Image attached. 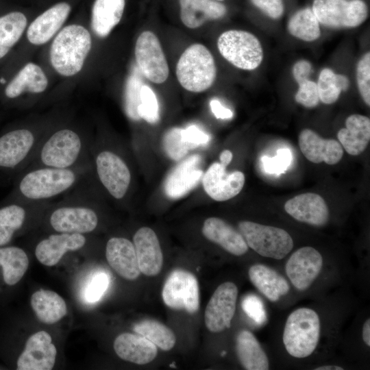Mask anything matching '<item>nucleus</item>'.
<instances>
[{
  "label": "nucleus",
  "mask_w": 370,
  "mask_h": 370,
  "mask_svg": "<svg viewBox=\"0 0 370 370\" xmlns=\"http://www.w3.org/2000/svg\"><path fill=\"white\" fill-rule=\"evenodd\" d=\"M339 143L350 155L358 156L367 148L370 140V120L361 114H352L345 121V127L337 134Z\"/></svg>",
  "instance_id": "obj_29"
},
{
  "label": "nucleus",
  "mask_w": 370,
  "mask_h": 370,
  "mask_svg": "<svg viewBox=\"0 0 370 370\" xmlns=\"http://www.w3.org/2000/svg\"><path fill=\"white\" fill-rule=\"evenodd\" d=\"M90 169L25 168L15 176L13 188L5 199L32 203L51 202L52 199L79 185L86 178Z\"/></svg>",
  "instance_id": "obj_1"
},
{
  "label": "nucleus",
  "mask_w": 370,
  "mask_h": 370,
  "mask_svg": "<svg viewBox=\"0 0 370 370\" xmlns=\"http://www.w3.org/2000/svg\"><path fill=\"white\" fill-rule=\"evenodd\" d=\"M221 56L236 67L254 70L261 64L263 51L258 39L252 34L242 30H228L217 40Z\"/></svg>",
  "instance_id": "obj_9"
},
{
  "label": "nucleus",
  "mask_w": 370,
  "mask_h": 370,
  "mask_svg": "<svg viewBox=\"0 0 370 370\" xmlns=\"http://www.w3.org/2000/svg\"><path fill=\"white\" fill-rule=\"evenodd\" d=\"M299 85V89L295 97L296 101L306 108H314L317 106L319 97L317 84L308 79Z\"/></svg>",
  "instance_id": "obj_46"
},
{
  "label": "nucleus",
  "mask_w": 370,
  "mask_h": 370,
  "mask_svg": "<svg viewBox=\"0 0 370 370\" xmlns=\"http://www.w3.org/2000/svg\"><path fill=\"white\" fill-rule=\"evenodd\" d=\"M106 257L109 265L121 278L134 280L140 275L134 246L130 240L110 238L106 243Z\"/></svg>",
  "instance_id": "obj_23"
},
{
  "label": "nucleus",
  "mask_w": 370,
  "mask_h": 370,
  "mask_svg": "<svg viewBox=\"0 0 370 370\" xmlns=\"http://www.w3.org/2000/svg\"><path fill=\"white\" fill-rule=\"evenodd\" d=\"M219 159L220 163L226 167L232 161V153L230 150L225 149L221 153Z\"/></svg>",
  "instance_id": "obj_52"
},
{
  "label": "nucleus",
  "mask_w": 370,
  "mask_h": 370,
  "mask_svg": "<svg viewBox=\"0 0 370 370\" xmlns=\"http://www.w3.org/2000/svg\"><path fill=\"white\" fill-rule=\"evenodd\" d=\"M136 63L141 73L150 81L162 84L169 76V66L159 40L150 31L138 36L135 46Z\"/></svg>",
  "instance_id": "obj_13"
},
{
  "label": "nucleus",
  "mask_w": 370,
  "mask_h": 370,
  "mask_svg": "<svg viewBox=\"0 0 370 370\" xmlns=\"http://www.w3.org/2000/svg\"><path fill=\"white\" fill-rule=\"evenodd\" d=\"M110 278L107 273L99 272L92 275L84 290V299L88 303L98 301L106 291Z\"/></svg>",
  "instance_id": "obj_45"
},
{
  "label": "nucleus",
  "mask_w": 370,
  "mask_h": 370,
  "mask_svg": "<svg viewBox=\"0 0 370 370\" xmlns=\"http://www.w3.org/2000/svg\"><path fill=\"white\" fill-rule=\"evenodd\" d=\"M86 243L85 234L54 233L36 245L35 256L42 264L53 267L60 262L66 253L79 250Z\"/></svg>",
  "instance_id": "obj_19"
},
{
  "label": "nucleus",
  "mask_w": 370,
  "mask_h": 370,
  "mask_svg": "<svg viewBox=\"0 0 370 370\" xmlns=\"http://www.w3.org/2000/svg\"><path fill=\"white\" fill-rule=\"evenodd\" d=\"M180 18L185 26L194 29L200 27L208 20L223 17L226 7L216 0H179Z\"/></svg>",
  "instance_id": "obj_31"
},
{
  "label": "nucleus",
  "mask_w": 370,
  "mask_h": 370,
  "mask_svg": "<svg viewBox=\"0 0 370 370\" xmlns=\"http://www.w3.org/2000/svg\"><path fill=\"white\" fill-rule=\"evenodd\" d=\"M318 314L308 308H299L288 317L283 332V343L290 356L304 358L316 349L320 337Z\"/></svg>",
  "instance_id": "obj_5"
},
{
  "label": "nucleus",
  "mask_w": 370,
  "mask_h": 370,
  "mask_svg": "<svg viewBox=\"0 0 370 370\" xmlns=\"http://www.w3.org/2000/svg\"><path fill=\"white\" fill-rule=\"evenodd\" d=\"M2 203L0 206V247L8 245L15 234L24 227L32 212L43 204L5 199Z\"/></svg>",
  "instance_id": "obj_25"
},
{
  "label": "nucleus",
  "mask_w": 370,
  "mask_h": 370,
  "mask_svg": "<svg viewBox=\"0 0 370 370\" xmlns=\"http://www.w3.org/2000/svg\"><path fill=\"white\" fill-rule=\"evenodd\" d=\"M30 303L38 319L45 324L58 322L67 313L65 301L53 291L40 289L34 292Z\"/></svg>",
  "instance_id": "obj_33"
},
{
  "label": "nucleus",
  "mask_w": 370,
  "mask_h": 370,
  "mask_svg": "<svg viewBox=\"0 0 370 370\" xmlns=\"http://www.w3.org/2000/svg\"><path fill=\"white\" fill-rule=\"evenodd\" d=\"M262 164L267 173L280 175L286 172L292 161L291 151L288 148L280 149L274 157H262Z\"/></svg>",
  "instance_id": "obj_43"
},
{
  "label": "nucleus",
  "mask_w": 370,
  "mask_h": 370,
  "mask_svg": "<svg viewBox=\"0 0 370 370\" xmlns=\"http://www.w3.org/2000/svg\"><path fill=\"white\" fill-rule=\"evenodd\" d=\"M236 353L242 367L247 370H267L268 357L258 339L247 330L240 331L236 338Z\"/></svg>",
  "instance_id": "obj_32"
},
{
  "label": "nucleus",
  "mask_w": 370,
  "mask_h": 370,
  "mask_svg": "<svg viewBox=\"0 0 370 370\" xmlns=\"http://www.w3.org/2000/svg\"><path fill=\"white\" fill-rule=\"evenodd\" d=\"M216 1H223V0H216Z\"/></svg>",
  "instance_id": "obj_54"
},
{
  "label": "nucleus",
  "mask_w": 370,
  "mask_h": 370,
  "mask_svg": "<svg viewBox=\"0 0 370 370\" xmlns=\"http://www.w3.org/2000/svg\"><path fill=\"white\" fill-rule=\"evenodd\" d=\"M356 81L360 95L369 106L370 105V53L369 52L359 60L356 69Z\"/></svg>",
  "instance_id": "obj_44"
},
{
  "label": "nucleus",
  "mask_w": 370,
  "mask_h": 370,
  "mask_svg": "<svg viewBox=\"0 0 370 370\" xmlns=\"http://www.w3.org/2000/svg\"><path fill=\"white\" fill-rule=\"evenodd\" d=\"M217 69L214 58L203 45L189 46L180 56L176 75L181 86L193 92L208 89L214 83Z\"/></svg>",
  "instance_id": "obj_7"
},
{
  "label": "nucleus",
  "mask_w": 370,
  "mask_h": 370,
  "mask_svg": "<svg viewBox=\"0 0 370 370\" xmlns=\"http://www.w3.org/2000/svg\"><path fill=\"white\" fill-rule=\"evenodd\" d=\"M44 136L25 127L0 134V173L16 176L30 163Z\"/></svg>",
  "instance_id": "obj_6"
},
{
  "label": "nucleus",
  "mask_w": 370,
  "mask_h": 370,
  "mask_svg": "<svg viewBox=\"0 0 370 370\" xmlns=\"http://www.w3.org/2000/svg\"><path fill=\"white\" fill-rule=\"evenodd\" d=\"M312 10L319 23L332 27H356L367 18L362 0H314Z\"/></svg>",
  "instance_id": "obj_11"
},
{
  "label": "nucleus",
  "mask_w": 370,
  "mask_h": 370,
  "mask_svg": "<svg viewBox=\"0 0 370 370\" xmlns=\"http://www.w3.org/2000/svg\"><path fill=\"white\" fill-rule=\"evenodd\" d=\"M90 147L80 133L69 127L57 129L42 139L26 167L58 169L90 167Z\"/></svg>",
  "instance_id": "obj_2"
},
{
  "label": "nucleus",
  "mask_w": 370,
  "mask_h": 370,
  "mask_svg": "<svg viewBox=\"0 0 370 370\" xmlns=\"http://www.w3.org/2000/svg\"><path fill=\"white\" fill-rule=\"evenodd\" d=\"M317 85L319 100L332 104L338 99L342 90H347L349 81L346 76L325 68L321 71Z\"/></svg>",
  "instance_id": "obj_39"
},
{
  "label": "nucleus",
  "mask_w": 370,
  "mask_h": 370,
  "mask_svg": "<svg viewBox=\"0 0 370 370\" xmlns=\"http://www.w3.org/2000/svg\"><path fill=\"white\" fill-rule=\"evenodd\" d=\"M86 195H75L48 208V223L56 233L86 234L99 224V216Z\"/></svg>",
  "instance_id": "obj_4"
},
{
  "label": "nucleus",
  "mask_w": 370,
  "mask_h": 370,
  "mask_svg": "<svg viewBox=\"0 0 370 370\" xmlns=\"http://www.w3.org/2000/svg\"><path fill=\"white\" fill-rule=\"evenodd\" d=\"M248 276L252 284L272 302L278 301L290 290L287 280L276 271L265 264H253L249 269Z\"/></svg>",
  "instance_id": "obj_30"
},
{
  "label": "nucleus",
  "mask_w": 370,
  "mask_h": 370,
  "mask_svg": "<svg viewBox=\"0 0 370 370\" xmlns=\"http://www.w3.org/2000/svg\"><path fill=\"white\" fill-rule=\"evenodd\" d=\"M238 293L236 285L232 282L222 283L216 288L204 313L205 325L210 332L219 333L230 327Z\"/></svg>",
  "instance_id": "obj_14"
},
{
  "label": "nucleus",
  "mask_w": 370,
  "mask_h": 370,
  "mask_svg": "<svg viewBox=\"0 0 370 370\" xmlns=\"http://www.w3.org/2000/svg\"><path fill=\"white\" fill-rule=\"evenodd\" d=\"M182 128L173 127L169 130L162 139L163 148L166 155L173 160L184 158L190 149V145L182 138Z\"/></svg>",
  "instance_id": "obj_41"
},
{
  "label": "nucleus",
  "mask_w": 370,
  "mask_h": 370,
  "mask_svg": "<svg viewBox=\"0 0 370 370\" xmlns=\"http://www.w3.org/2000/svg\"><path fill=\"white\" fill-rule=\"evenodd\" d=\"M362 339L368 347L370 346V319H367L362 326Z\"/></svg>",
  "instance_id": "obj_51"
},
{
  "label": "nucleus",
  "mask_w": 370,
  "mask_h": 370,
  "mask_svg": "<svg viewBox=\"0 0 370 370\" xmlns=\"http://www.w3.org/2000/svg\"><path fill=\"white\" fill-rule=\"evenodd\" d=\"M125 0H95L92 10L91 27L101 38L107 36L119 23Z\"/></svg>",
  "instance_id": "obj_34"
},
{
  "label": "nucleus",
  "mask_w": 370,
  "mask_h": 370,
  "mask_svg": "<svg viewBox=\"0 0 370 370\" xmlns=\"http://www.w3.org/2000/svg\"><path fill=\"white\" fill-rule=\"evenodd\" d=\"M0 84L5 85L3 96L14 101L25 92L37 94L45 90L48 79L42 69L32 62L25 64L9 82L0 77Z\"/></svg>",
  "instance_id": "obj_22"
},
{
  "label": "nucleus",
  "mask_w": 370,
  "mask_h": 370,
  "mask_svg": "<svg viewBox=\"0 0 370 370\" xmlns=\"http://www.w3.org/2000/svg\"><path fill=\"white\" fill-rule=\"evenodd\" d=\"M27 23L26 16L20 12H11L0 16V60L19 41Z\"/></svg>",
  "instance_id": "obj_35"
},
{
  "label": "nucleus",
  "mask_w": 370,
  "mask_h": 370,
  "mask_svg": "<svg viewBox=\"0 0 370 370\" xmlns=\"http://www.w3.org/2000/svg\"><path fill=\"white\" fill-rule=\"evenodd\" d=\"M201 160L200 155L193 154L173 168L164 183V193L169 197H182L197 186L204 175L200 169Z\"/></svg>",
  "instance_id": "obj_18"
},
{
  "label": "nucleus",
  "mask_w": 370,
  "mask_h": 370,
  "mask_svg": "<svg viewBox=\"0 0 370 370\" xmlns=\"http://www.w3.org/2000/svg\"><path fill=\"white\" fill-rule=\"evenodd\" d=\"M113 347L120 358L137 365L153 361L158 353L156 346L147 338L129 332L117 336Z\"/></svg>",
  "instance_id": "obj_28"
},
{
  "label": "nucleus",
  "mask_w": 370,
  "mask_h": 370,
  "mask_svg": "<svg viewBox=\"0 0 370 370\" xmlns=\"http://www.w3.org/2000/svg\"><path fill=\"white\" fill-rule=\"evenodd\" d=\"M162 297L170 308L195 313L199 308V288L196 277L186 270H174L164 282Z\"/></svg>",
  "instance_id": "obj_12"
},
{
  "label": "nucleus",
  "mask_w": 370,
  "mask_h": 370,
  "mask_svg": "<svg viewBox=\"0 0 370 370\" xmlns=\"http://www.w3.org/2000/svg\"><path fill=\"white\" fill-rule=\"evenodd\" d=\"M90 153H92L91 164L101 186L114 199H123L132 180L131 172L126 162L112 150H90Z\"/></svg>",
  "instance_id": "obj_10"
},
{
  "label": "nucleus",
  "mask_w": 370,
  "mask_h": 370,
  "mask_svg": "<svg viewBox=\"0 0 370 370\" xmlns=\"http://www.w3.org/2000/svg\"><path fill=\"white\" fill-rule=\"evenodd\" d=\"M133 244L140 273L147 276L159 274L163 255L155 232L148 227H140L133 236Z\"/></svg>",
  "instance_id": "obj_20"
},
{
  "label": "nucleus",
  "mask_w": 370,
  "mask_h": 370,
  "mask_svg": "<svg viewBox=\"0 0 370 370\" xmlns=\"http://www.w3.org/2000/svg\"><path fill=\"white\" fill-rule=\"evenodd\" d=\"M140 119L149 123H156L159 120V106L153 90L143 85L140 91V104L138 108Z\"/></svg>",
  "instance_id": "obj_42"
},
{
  "label": "nucleus",
  "mask_w": 370,
  "mask_h": 370,
  "mask_svg": "<svg viewBox=\"0 0 370 370\" xmlns=\"http://www.w3.org/2000/svg\"><path fill=\"white\" fill-rule=\"evenodd\" d=\"M220 162L212 164L203 175L202 183L206 193L213 199L223 201L237 195L243 189L245 177L243 173L226 172Z\"/></svg>",
  "instance_id": "obj_17"
},
{
  "label": "nucleus",
  "mask_w": 370,
  "mask_h": 370,
  "mask_svg": "<svg viewBox=\"0 0 370 370\" xmlns=\"http://www.w3.org/2000/svg\"><path fill=\"white\" fill-rule=\"evenodd\" d=\"M181 134L182 140L188 143L191 149L207 144L210 139L207 134L194 125H190L186 129H182Z\"/></svg>",
  "instance_id": "obj_47"
},
{
  "label": "nucleus",
  "mask_w": 370,
  "mask_h": 370,
  "mask_svg": "<svg viewBox=\"0 0 370 370\" xmlns=\"http://www.w3.org/2000/svg\"><path fill=\"white\" fill-rule=\"evenodd\" d=\"M211 110L216 118L221 119H229L233 116L231 110L222 106L219 101L212 99L210 102Z\"/></svg>",
  "instance_id": "obj_50"
},
{
  "label": "nucleus",
  "mask_w": 370,
  "mask_h": 370,
  "mask_svg": "<svg viewBox=\"0 0 370 370\" xmlns=\"http://www.w3.org/2000/svg\"><path fill=\"white\" fill-rule=\"evenodd\" d=\"M57 349L52 338L45 331H39L29 337L17 360L18 370H51L53 368Z\"/></svg>",
  "instance_id": "obj_16"
},
{
  "label": "nucleus",
  "mask_w": 370,
  "mask_h": 370,
  "mask_svg": "<svg viewBox=\"0 0 370 370\" xmlns=\"http://www.w3.org/2000/svg\"><path fill=\"white\" fill-rule=\"evenodd\" d=\"M299 145L303 155L313 163L324 162L333 165L338 163L343 156V149L339 142L322 138L309 129L300 132Z\"/></svg>",
  "instance_id": "obj_24"
},
{
  "label": "nucleus",
  "mask_w": 370,
  "mask_h": 370,
  "mask_svg": "<svg viewBox=\"0 0 370 370\" xmlns=\"http://www.w3.org/2000/svg\"><path fill=\"white\" fill-rule=\"evenodd\" d=\"M288 30L293 36L305 41H313L321 34L319 23L312 9L306 8L295 12L288 23Z\"/></svg>",
  "instance_id": "obj_38"
},
{
  "label": "nucleus",
  "mask_w": 370,
  "mask_h": 370,
  "mask_svg": "<svg viewBox=\"0 0 370 370\" xmlns=\"http://www.w3.org/2000/svg\"><path fill=\"white\" fill-rule=\"evenodd\" d=\"M201 231L208 240L232 255L243 256L248 251L249 247L241 234L220 218L206 219Z\"/></svg>",
  "instance_id": "obj_27"
},
{
  "label": "nucleus",
  "mask_w": 370,
  "mask_h": 370,
  "mask_svg": "<svg viewBox=\"0 0 370 370\" xmlns=\"http://www.w3.org/2000/svg\"><path fill=\"white\" fill-rule=\"evenodd\" d=\"M0 265L3 268L4 282L12 286L23 277L29 267V258L20 247L2 246L0 247Z\"/></svg>",
  "instance_id": "obj_36"
},
{
  "label": "nucleus",
  "mask_w": 370,
  "mask_h": 370,
  "mask_svg": "<svg viewBox=\"0 0 370 370\" xmlns=\"http://www.w3.org/2000/svg\"><path fill=\"white\" fill-rule=\"evenodd\" d=\"M311 71V64L308 61L304 60L297 62L293 68V77L299 84L308 80V76Z\"/></svg>",
  "instance_id": "obj_49"
},
{
  "label": "nucleus",
  "mask_w": 370,
  "mask_h": 370,
  "mask_svg": "<svg viewBox=\"0 0 370 370\" xmlns=\"http://www.w3.org/2000/svg\"><path fill=\"white\" fill-rule=\"evenodd\" d=\"M323 257L316 249L306 246L293 252L285 265L286 274L298 291L307 290L319 276Z\"/></svg>",
  "instance_id": "obj_15"
},
{
  "label": "nucleus",
  "mask_w": 370,
  "mask_h": 370,
  "mask_svg": "<svg viewBox=\"0 0 370 370\" xmlns=\"http://www.w3.org/2000/svg\"><path fill=\"white\" fill-rule=\"evenodd\" d=\"M284 210L298 221L321 227L329 220L330 213L325 200L318 194L306 193L288 200Z\"/></svg>",
  "instance_id": "obj_21"
},
{
  "label": "nucleus",
  "mask_w": 370,
  "mask_h": 370,
  "mask_svg": "<svg viewBox=\"0 0 370 370\" xmlns=\"http://www.w3.org/2000/svg\"><path fill=\"white\" fill-rule=\"evenodd\" d=\"M71 11V6L61 2L39 15L29 26L27 37L29 42L40 45L48 42L60 29Z\"/></svg>",
  "instance_id": "obj_26"
},
{
  "label": "nucleus",
  "mask_w": 370,
  "mask_h": 370,
  "mask_svg": "<svg viewBox=\"0 0 370 370\" xmlns=\"http://www.w3.org/2000/svg\"><path fill=\"white\" fill-rule=\"evenodd\" d=\"M238 230L248 247L263 257L281 260L294 245L291 235L277 227L243 221L238 223Z\"/></svg>",
  "instance_id": "obj_8"
},
{
  "label": "nucleus",
  "mask_w": 370,
  "mask_h": 370,
  "mask_svg": "<svg viewBox=\"0 0 370 370\" xmlns=\"http://www.w3.org/2000/svg\"><path fill=\"white\" fill-rule=\"evenodd\" d=\"M344 369L341 367L336 365H325L318 367L314 369V370H343Z\"/></svg>",
  "instance_id": "obj_53"
},
{
  "label": "nucleus",
  "mask_w": 370,
  "mask_h": 370,
  "mask_svg": "<svg viewBox=\"0 0 370 370\" xmlns=\"http://www.w3.org/2000/svg\"><path fill=\"white\" fill-rule=\"evenodd\" d=\"M89 32L79 25L64 27L54 38L50 49V61L61 75L70 77L79 73L91 49Z\"/></svg>",
  "instance_id": "obj_3"
},
{
  "label": "nucleus",
  "mask_w": 370,
  "mask_h": 370,
  "mask_svg": "<svg viewBox=\"0 0 370 370\" xmlns=\"http://www.w3.org/2000/svg\"><path fill=\"white\" fill-rule=\"evenodd\" d=\"M134 330L164 351L171 350L176 342L173 332L163 323L153 319H145L136 323Z\"/></svg>",
  "instance_id": "obj_37"
},
{
  "label": "nucleus",
  "mask_w": 370,
  "mask_h": 370,
  "mask_svg": "<svg viewBox=\"0 0 370 370\" xmlns=\"http://www.w3.org/2000/svg\"><path fill=\"white\" fill-rule=\"evenodd\" d=\"M143 85L142 78L135 69L126 81L124 97L125 113L133 121L140 119L138 108L140 104V91Z\"/></svg>",
  "instance_id": "obj_40"
},
{
  "label": "nucleus",
  "mask_w": 370,
  "mask_h": 370,
  "mask_svg": "<svg viewBox=\"0 0 370 370\" xmlns=\"http://www.w3.org/2000/svg\"><path fill=\"white\" fill-rule=\"evenodd\" d=\"M252 3L271 18H278L284 13L282 0H251Z\"/></svg>",
  "instance_id": "obj_48"
}]
</instances>
